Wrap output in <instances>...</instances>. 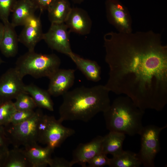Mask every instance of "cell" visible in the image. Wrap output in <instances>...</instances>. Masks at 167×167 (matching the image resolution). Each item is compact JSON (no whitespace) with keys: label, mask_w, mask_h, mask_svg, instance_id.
I'll list each match as a JSON object with an SVG mask.
<instances>
[{"label":"cell","mask_w":167,"mask_h":167,"mask_svg":"<svg viewBox=\"0 0 167 167\" xmlns=\"http://www.w3.org/2000/svg\"><path fill=\"white\" fill-rule=\"evenodd\" d=\"M104 40L109 67L106 88L126 95L144 110L161 111L167 103V46L160 34L112 32Z\"/></svg>","instance_id":"obj_1"},{"label":"cell","mask_w":167,"mask_h":167,"mask_svg":"<svg viewBox=\"0 0 167 167\" xmlns=\"http://www.w3.org/2000/svg\"><path fill=\"white\" fill-rule=\"evenodd\" d=\"M110 91L105 85L78 87L63 95L59 109L58 120H80L87 122L110 107Z\"/></svg>","instance_id":"obj_2"},{"label":"cell","mask_w":167,"mask_h":167,"mask_svg":"<svg viewBox=\"0 0 167 167\" xmlns=\"http://www.w3.org/2000/svg\"><path fill=\"white\" fill-rule=\"evenodd\" d=\"M144 112L126 96L115 99L103 113L106 128L109 131L133 136L139 135L143 127L142 120Z\"/></svg>","instance_id":"obj_3"},{"label":"cell","mask_w":167,"mask_h":167,"mask_svg":"<svg viewBox=\"0 0 167 167\" xmlns=\"http://www.w3.org/2000/svg\"><path fill=\"white\" fill-rule=\"evenodd\" d=\"M61 63L60 59L55 54L28 51L18 58L15 67L23 77L29 75L36 78L49 79L59 69Z\"/></svg>","instance_id":"obj_4"},{"label":"cell","mask_w":167,"mask_h":167,"mask_svg":"<svg viewBox=\"0 0 167 167\" xmlns=\"http://www.w3.org/2000/svg\"><path fill=\"white\" fill-rule=\"evenodd\" d=\"M44 114L38 109L35 114L29 119L16 125L9 124L4 126L10 144L14 147H24L37 143L38 140V124Z\"/></svg>","instance_id":"obj_5"},{"label":"cell","mask_w":167,"mask_h":167,"mask_svg":"<svg viewBox=\"0 0 167 167\" xmlns=\"http://www.w3.org/2000/svg\"><path fill=\"white\" fill-rule=\"evenodd\" d=\"M167 127V124L161 127L153 125L143 126L139 134L141 136L140 149L137 154L144 166H155V159L161 149L160 134Z\"/></svg>","instance_id":"obj_6"},{"label":"cell","mask_w":167,"mask_h":167,"mask_svg":"<svg viewBox=\"0 0 167 167\" xmlns=\"http://www.w3.org/2000/svg\"><path fill=\"white\" fill-rule=\"evenodd\" d=\"M71 32L64 23H52L43 40L52 49L69 56L72 52L70 43Z\"/></svg>","instance_id":"obj_7"},{"label":"cell","mask_w":167,"mask_h":167,"mask_svg":"<svg viewBox=\"0 0 167 167\" xmlns=\"http://www.w3.org/2000/svg\"><path fill=\"white\" fill-rule=\"evenodd\" d=\"M106 16L108 22L119 32H132V19L127 8L118 0H106Z\"/></svg>","instance_id":"obj_8"},{"label":"cell","mask_w":167,"mask_h":167,"mask_svg":"<svg viewBox=\"0 0 167 167\" xmlns=\"http://www.w3.org/2000/svg\"><path fill=\"white\" fill-rule=\"evenodd\" d=\"M54 117L48 115L47 126L38 142L54 150L60 147L68 137L75 133L73 129L65 127Z\"/></svg>","instance_id":"obj_9"},{"label":"cell","mask_w":167,"mask_h":167,"mask_svg":"<svg viewBox=\"0 0 167 167\" xmlns=\"http://www.w3.org/2000/svg\"><path fill=\"white\" fill-rule=\"evenodd\" d=\"M23 77L16 68L8 69L0 77V102L15 99L26 92Z\"/></svg>","instance_id":"obj_10"},{"label":"cell","mask_w":167,"mask_h":167,"mask_svg":"<svg viewBox=\"0 0 167 167\" xmlns=\"http://www.w3.org/2000/svg\"><path fill=\"white\" fill-rule=\"evenodd\" d=\"M23 26L24 28L18 36L19 41L26 47L28 51L34 50L37 43L43 40L44 33L40 16L33 15L28 19Z\"/></svg>","instance_id":"obj_11"},{"label":"cell","mask_w":167,"mask_h":167,"mask_svg":"<svg viewBox=\"0 0 167 167\" xmlns=\"http://www.w3.org/2000/svg\"><path fill=\"white\" fill-rule=\"evenodd\" d=\"M74 69H59L49 79L47 91L51 96H62L73 85L75 80Z\"/></svg>","instance_id":"obj_12"},{"label":"cell","mask_w":167,"mask_h":167,"mask_svg":"<svg viewBox=\"0 0 167 167\" xmlns=\"http://www.w3.org/2000/svg\"><path fill=\"white\" fill-rule=\"evenodd\" d=\"M103 136L98 135L91 141L85 143H80L73 151L71 163L78 164L83 167L96 155L102 153Z\"/></svg>","instance_id":"obj_13"},{"label":"cell","mask_w":167,"mask_h":167,"mask_svg":"<svg viewBox=\"0 0 167 167\" xmlns=\"http://www.w3.org/2000/svg\"><path fill=\"white\" fill-rule=\"evenodd\" d=\"M64 23L70 32L82 35L91 32L92 22L87 12L80 8L72 7Z\"/></svg>","instance_id":"obj_14"},{"label":"cell","mask_w":167,"mask_h":167,"mask_svg":"<svg viewBox=\"0 0 167 167\" xmlns=\"http://www.w3.org/2000/svg\"><path fill=\"white\" fill-rule=\"evenodd\" d=\"M32 167H45L48 165L54 150L47 146L42 147L36 143L24 147L23 149Z\"/></svg>","instance_id":"obj_15"},{"label":"cell","mask_w":167,"mask_h":167,"mask_svg":"<svg viewBox=\"0 0 167 167\" xmlns=\"http://www.w3.org/2000/svg\"><path fill=\"white\" fill-rule=\"evenodd\" d=\"M4 25V32L0 43V50L5 57H15L18 49V36L14 27L8 21L3 23Z\"/></svg>","instance_id":"obj_16"},{"label":"cell","mask_w":167,"mask_h":167,"mask_svg":"<svg viewBox=\"0 0 167 167\" xmlns=\"http://www.w3.org/2000/svg\"><path fill=\"white\" fill-rule=\"evenodd\" d=\"M69 57L88 80L96 82L101 79V67L96 61L83 58L73 52Z\"/></svg>","instance_id":"obj_17"},{"label":"cell","mask_w":167,"mask_h":167,"mask_svg":"<svg viewBox=\"0 0 167 167\" xmlns=\"http://www.w3.org/2000/svg\"><path fill=\"white\" fill-rule=\"evenodd\" d=\"M37 9L31 0H17L12 12L11 24L15 27L23 26Z\"/></svg>","instance_id":"obj_18"},{"label":"cell","mask_w":167,"mask_h":167,"mask_svg":"<svg viewBox=\"0 0 167 167\" xmlns=\"http://www.w3.org/2000/svg\"><path fill=\"white\" fill-rule=\"evenodd\" d=\"M125 138V134L115 131H109L103 136L102 153L113 156L119 154L123 150L122 145Z\"/></svg>","instance_id":"obj_19"},{"label":"cell","mask_w":167,"mask_h":167,"mask_svg":"<svg viewBox=\"0 0 167 167\" xmlns=\"http://www.w3.org/2000/svg\"><path fill=\"white\" fill-rule=\"evenodd\" d=\"M26 92L30 95L35 102L37 107L50 111L54 110V104L51 95L48 91L36 85L31 84L25 85Z\"/></svg>","instance_id":"obj_20"},{"label":"cell","mask_w":167,"mask_h":167,"mask_svg":"<svg viewBox=\"0 0 167 167\" xmlns=\"http://www.w3.org/2000/svg\"><path fill=\"white\" fill-rule=\"evenodd\" d=\"M72 7L69 0H55L47 10L52 23H64Z\"/></svg>","instance_id":"obj_21"},{"label":"cell","mask_w":167,"mask_h":167,"mask_svg":"<svg viewBox=\"0 0 167 167\" xmlns=\"http://www.w3.org/2000/svg\"><path fill=\"white\" fill-rule=\"evenodd\" d=\"M142 164L137 153L130 151H123L109 159L110 167H139Z\"/></svg>","instance_id":"obj_22"},{"label":"cell","mask_w":167,"mask_h":167,"mask_svg":"<svg viewBox=\"0 0 167 167\" xmlns=\"http://www.w3.org/2000/svg\"><path fill=\"white\" fill-rule=\"evenodd\" d=\"M3 167H32L23 149L14 147L9 150Z\"/></svg>","instance_id":"obj_23"},{"label":"cell","mask_w":167,"mask_h":167,"mask_svg":"<svg viewBox=\"0 0 167 167\" xmlns=\"http://www.w3.org/2000/svg\"><path fill=\"white\" fill-rule=\"evenodd\" d=\"M16 110L12 100L0 102V125L5 126L9 124Z\"/></svg>","instance_id":"obj_24"},{"label":"cell","mask_w":167,"mask_h":167,"mask_svg":"<svg viewBox=\"0 0 167 167\" xmlns=\"http://www.w3.org/2000/svg\"><path fill=\"white\" fill-rule=\"evenodd\" d=\"M14 104L16 110H34L37 105L31 96L26 92L19 94Z\"/></svg>","instance_id":"obj_25"},{"label":"cell","mask_w":167,"mask_h":167,"mask_svg":"<svg viewBox=\"0 0 167 167\" xmlns=\"http://www.w3.org/2000/svg\"><path fill=\"white\" fill-rule=\"evenodd\" d=\"M17 0H0V20L3 23L9 21V17Z\"/></svg>","instance_id":"obj_26"},{"label":"cell","mask_w":167,"mask_h":167,"mask_svg":"<svg viewBox=\"0 0 167 167\" xmlns=\"http://www.w3.org/2000/svg\"><path fill=\"white\" fill-rule=\"evenodd\" d=\"M35 113L34 110H16L12 115L9 124L15 125L22 123L32 118Z\"/></svg>","instance_id":"obj_27"},{"label":"cell","mask_w":167,"mask_h":167,"mask_svg":"<svg viewBox=\"0 0 167 167\" xmlns=\"http://www.w3.org/2000/svg\"><path fill=\"white\" fill-rule=\"evenodd\" d=\"M103 153L99 154L92 158L87 163L89 167H102L109 165V159Z\"/></svg>","instance_id":"obj_28"},{"label":"cell","mask_w":167,"mask_h":167,"mask_svg":"<svg viewBox=\"0 0 167 167\" xmlns=\"http://www.w3.org/2000/svg\"><path fill=\"white\" fill-rule=\"evenodd\" d=\"M48 165L51 167H71L72 166L70 161L62 157H55L51 158Z\"/></svg>","instance_id":"obj_29"},{"label":"cell","mask_w":167,"mask_h":167,"mask_svg":"<svg viewBox=\"0 0 167 167\" xmlns=\"http://www.w3.org/2000/svg\"><path fill=\"white\" fill-rule=\"evenodd\" d=\"M37 9L40 10L41 12L48 9L55 0H31Z\"/></svg>","instance_id":"obj_30"},{"label":"cell","mask_w":167,"mask_h":167,"mask_svg":"<svg viewBox=\"0 0 167 167\" xmlns=\"http://www.w3.org/2000/svg\"><path fill=\"white\" fill-rule=\"evenodd\" d=\"M10 143L7 137L3 126L0 125V147H8Z\"/></svg>","instance_id":"obj_31"},{"label":"cell","mask_w":167,"mask_h":167,"mask_svg":"<svg viewBox=\"0 0 167 167\" xmlns=\"http://www.w3.org/2000/svg\"><path fill=\"white\" fill-rule=\"evenodd\" d=\"M9 150L8 147H0V167H3Z\"/></svg>","instance_id":"obj_32"},{"label":"cell","mask_w":167,"mask_h":167,"mask_svg":"<svg viewBox=\"0 0 167 167\" xmlns=\"http://www.w3.org/2000/svg\"><path fill=\"white\" fill-rule=\"evenodd\" d=\"M4 24L0 22V43L4 35Z\"/></svg>","instance_id":"obj_33"},{"label":"cell","mask_w":167,"mask_h":167,"mask_svg":"<svg viewBox=\"0 0 167 167\" xmlns=\"http://www.w3.org/2000/svg\"><path fill=\"white\" fill-rule=\"evenodd\" d=\"M73 3L76 4H80L85 0H71Z\"/></svg>","instance_id":"obj_34"},{"label":"cell","mask_w":167,"mask_h":167,"mask_svg":"<svg viewBox=\"0 0 167 167\" xmlns=\"http://www.w3.org/2000/svg\"><path fill=\"white\" fill-rule=\"evenodd\" d=\"M4 62L3 61L2 59L0 57V65Z\"/></svg>","instance_id":"obj_35"}]
</instances>
